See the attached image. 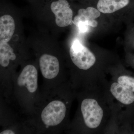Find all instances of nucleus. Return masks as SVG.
Listing matches in <instances>:
<instances>
[{
  "mask_svg": "<svg viewBox=\"0 0 134 134\" xmlns=\"http://www.w3.org/2000/svg\"><path fill=\"white\" fill-rule=\"evenodd\" d=\"M107 81L100 84L85 88V95L80 109L87 133L106 134L114 118L115 104L106 86Z\"/></svg>",
  "mask_w": 134,
  "mask_h": 134,
  "instance_id": "f257e3e1",
  "label": "nucleus"
},
{
  "mask_svg": "<svg viewBox=\"0 0 134 134\" xmlns=\"http://www.w3.org/2000/svg\"><path fill=\"white\" fill-rule=\"evenodd\" d=\"M106 83L110 95L119 109L120 114H122L123 108H126L129 118V108L134 104V92L111 79L110 81L107 80Z\"/></svg>",
  "mask_w": 134,
  "mask_h": 134,
  "instance_id": "f03ea898",
  "label": "nucleus"
},
{
  "mask_svg": "<svg viewBox=\"0 0 134 134\" xmlns=\"http://www.w3.org/2000/svg\"><path fill=\"white\" fill-rule=\"evenodd\" d=\"M66 111V107L64 103L60 100H54L43 109L41 119L46 126H56L64 119Z\"/></svg>",
  "mask_w": 134,
  "mask_h": 134,
  "instance_id": "7ed1b4c3",
  "label": "nucleus"
},
{
  "mask_svg": "<svg viewBox=\"0 0 134 134\" xmlns=\"http://www.w3.org/2000/svg\"><path fill=\"white\" fill-rule=\"evenodd\" d=\"M51 9L55 15V23L60 27L70 24L73 19V13L69 3L66 0H58L51 4Z\"/></svg>",
  "mask_w": 134,
  "mask_h": 134,
  "instance_id": "20e7f679",
  "label": "nucleus"
},
{
  "mask_svg": "<svg viewBox=\"0 0 134 134\" xmlns=\"http://www.w3.org/2000/svg\"><path fill=\"white\" fill-rule=\"evenodd\" d=\"M38 73L37 69L32 65L25 67L17 79L19 86H26L31 93L36 92L37 88Z\"/></svg>",
  "mask_w": 134,
  "mask_h": 134,
  "instance_id": "39448f33",
  "label": "nucleus"
},
{
  "mask_svg": "<svg viewBox=\"0 0 134 134\" xmlns=\"http://www.w3.org/2000/svg\"><path fill=\"white\" fill-rule=\"evenodd\" d=\"M39 63L41 73L45 78L52 79L58 75L59 72V63L55 56L43 54L40 57Z\"/></svg>",
  "mask_w": 134,
  "mask_h": 134,
  "instance_id": "423d86ee",
  "label": "nucleus"
},
{
  "mask_svg": "<svg viewBox=\"0 0 134 134\" xmlns=\"http://www.w3.org/2000/svg\"><path fill=\"white\" fill-rule=\"evenodd\" d=\"M100 11L95 8L89 7L86 9H81L75 17L74 23L76 25L83 24L92 27H97L98 22L96 19L100 16Z\"/></svg>",
  "mask_w": 134,
  "mask_h": 134,
  "instance_id": "0eeeda50",
  "label": "nucleus"
},
{
  "mask_svg": "<svg viewBox=\"0 0 134 134\" xmlns=\"http://www.w3.org/2000/svg\"><path fill=\"white\" fill-rule=\"evenodd\" d=\"M14 20L9 15H5L0 18V42L8 43L14 33Z\"/></svg>",
  "mask_w": 134,
  "mask_h": 134,
  "instance_id": "6e6552de",
  "label": "nucleus"
},
{
  "mask_svg": "<svg viewBox=\"0 0 134 134\" xmlns=\"http://www.w3.org/2000/svg\"><path fill=\"white\" fill-rule=\"evenodd\" d=\"M111 80L134 92V77L121 69H108Z\"/></svg>",
  "mask_w": 134,
  "mask_h": 134,
  "instance_id": "1a4fd4ad",
  "label": "nucleus"
},
{
  "mask_svg": "<svg viewBox=\"0 0 134 134\" xmlns=\"http://www.w3.org/2000/svg\"><path fill=\"white\" fill-rule=\"evenodd\" d=\"M130 0H99L98 9L104 14H111L125 7Z\"/></svg>",
  "mask_w": 134,
  "mask_h": 134,
  "instance_id": "9d476101",
  "label": "nucleus"
},
{
  "mask_svg": "<svg viewBox=\"0 0 134 134\" xmlns=\"http://www.w3.org/2000/svg\"><path fill=\"white\" fill-rule=\"evenodd\" d=\"M16 56L13 48L7 43L0 42V64L3 67L8 66L10 60H14Z\"/></svg>",
  "mask_w": 134,
  "mask_h": 134,
  "instance_id": "9b49d317",
  "label": "nucleus"
},
{
  "mask_svg": "<svg viewBox=\"0 0 134 134\" xmlns=\"http://www.w3.org/2000/svg\"><path fill=\"white\" fill-rule=\"evenodd\" d=\"M1 134H14L15 133L11 130H6L0 133Z\"/></svg>",
  "mask_w": 134,
  "mask_h": 134,
  "instance_id": "f8f14e48",
  "label": "nucleus"
},
{
  "mask_svg": "<svg viewBox=\"0 0 134 134\" xmlns=\"http://www.w3.org/2000/svg\"><path fill=\"white\" fill-rule=\"evenodd\" d=\"M133 62H134V60H133Z\"/></svg>",
  "mask_w": 134,
  "mask_h": 134,
  "instance_id": "ddd939ff",
  "label": "nucleus"
}]
</instances>
